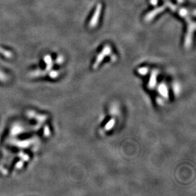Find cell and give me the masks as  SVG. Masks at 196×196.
Wrapping results in <instances>:
<instances>
[{
	"instance_id": "cell-6",
	"label": "cell",
	"mask_w": 196,
	"mask_h": 196,
	"mask_svg": "<svg viewBox=\"0 0 196 196\" xmlns=\"http://www.w3.org/2000/svg\"><path fill=\"white\" fill-rule=\"evenodd\" d=\"M166 5L168 6V7L170 8V10H171L172 11H173V12H175L177 10V6L174 5L173 4H172L171 3H170V2H168L167 3V4Z\"/></svg>"
},
{
	"instance_id": "cell-2",
	"label": "cell",
	"mask_w": 196,
	"mask_h": 196,
	"mask_svg": "<svg viewBox=\"0 0 196 196\" xmlns=\"http://www.w3.org/2000/svg\"><path fill=\"white\" fill-rule=\"evenodd\" d=\"M102 5L100 3H98L97 6H96V9L93 13V15L92 16V18L90 20V24H89V26H90V27H91V28H93V27H96L98 24L99 17L100 15V13L102 12Z\"/></svg>"
},
{
	"instance_id": "cell-8",
	"label": "cell",
	"mask_w": 196,
	"mask_h": 196,
	"mask_svg": "<svg viewBox=\"0 0 196 196\" xmlns=\"http://www.w3.org/2000/svg\"><path fill=\"white\" fill-rule=\"evenodd\" d=\"M160 90L161 93H162L164 95H167V90L166 87H164V86H162V87H161Z\"/></svg>"
},
{
	"instance_id": "cell-10",
	"label": "cell",
	"mask_w": 196,
	"mask_h": 196,
	"mask_svg": "<svg viewBox=\"0 0 196 196\" xmlns=\"http://www.w3.org/2000/svg\"><path fill=\"white\" fill-rule=\"evenodd\" d=\"M113 123H114V121H111V122H109V123L107 124V126L106 128H111V127L112 126Z\"/></svg>"
},
{
	"instance_id": "cell-7",
	"label": "cell",
	"mask_w": 196,
	"mask_h": 196,
	"mask_svg": "<svg viewBox=\"0 0 196 196\" xmlns=\"http://www.w3.org/2000/svg\"><path fill=\"white\" fill-rule=\"evenodd\" d=\"M147 71H148V69L147 68H141L139 69V73L142 74H145L147 73Z\"/></svg>"
},
{
	"instance_id": "cell-5",
	"label": "cell",
	"mask_w": 196,
	"mask_h": 196,
	"mask_svg": "<svg viewBox=\"0 0 196 196\" xmlns=\"http://www.w3.org/2000/svg\"><path fill=\"white\" fill-rule=\"evenodd\" d=\"M178 13H179L180 16L184 17V18H185V19H187L188 18V11L185 8H180L179 10V12H178Z\"/></svg>"
},
{
	"instance_id": "cell-11",
	"label": "cell",
	"mask_w": 196,
	"mask_h": 196,
	"mask_svg": "<svg viewBox=\"0 0 196 196\" xmlns=\"http://www.w3.org/2000/svg\"><path fill=\"white\" fill-rule=\"evenodd\" d=\"M177 1L178 3H182L184 1V0H177Z\"/></svg>"
},
{
	"instance_id": "cell-3",
	"label": "cell",
	"mask_w": 196,
	"mask_h": 196,
	"mask_svg": "<svg viewBox=\"0 0 196 196\" xmlns=\"http://www.w3.org/2000/svg\"><path fill=\"white\" fill-rule=\"evenodd\" d=\"M111 53V48L109 45L105 46L103 50L102 51V52L98 55V56L97 57V60H96L95 63L94 64V68H96L98 67V65L100 64V63L103 60V58H104L107 55H108L110 53Z\"/></svg>"
},
{
	"instance_id": "cell-9",
	"label": "cell",
	"mask_w": 196,
	"mask_h": 196,
	"mask_svg": "<svg viewBox=\"0 0 196 196\" xmlns=\"http://www.w3.org/2000/svg\"><path fill=\"white\" fill-rule=\"evenodd\" d=\"M150 4L153 6H157L158 3V0H150Z\"/></svg>"
},
{
	"instance_id": "cell-1",
	"label": "cell",
	"mask_w": 196,
	"mask_h": 196,
	"mask_svg": "<svg viewBox=\"0 0 196 196\" xmlns=\"http://www.w3.org/2000/svg\"><path fill=\"white\" fill-rule=\"evenodd\" d=\"M187 20L188 22V26L187 33L186 36H185V47L188 48L192 44V35H193V32L195 28V23L192 22V20H190V19H187Z\"/></svg>"
},
{
	"instance_id": "cell-4",
	"label": "cell",
	"mask_w": 196,
	"mask_h": 196,
	"mask_svg": "<svg viewBox=\"0 0 196 196\" xmlns=\"http://www.w3.org/2000/svg\"><path fill=\"white\" fill-rule=\"evenodd\" d=\"M165 8H166V5H163L162 6H160V7H158L153 10L152 11H151L149 13H147V15L145 17V20L147 22L151 21V20H152L156 15L163 12Z\"/></svg>"
}]
</instances>
